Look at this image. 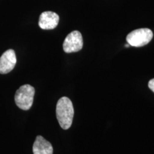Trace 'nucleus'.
I'll use <instances>...</instances> for the list:
<instances>
[{"label":"nucleus","instance_id":"obj_1","mask_svg":"<svg viewBox=\"0 0 154 154\" xmlns=\"http://www.w3.org/2000/svg\"><path fill=\"white\" fill-rule=\"evenodd\" d=\"M57 118L63 129L66 130L72 124L74 115V106L72 101L67 97H62L59 100L56 109Z\"/></svg>","mask_w":154,"mask_h":154},{"label":"nucleus","instance_id":"obj_2","mask_svg":"<svg viewBox=\"0 0 154 154\" xmlns=\"http://www.w3.org/2000/svg\"><path fill=\"white\" fill-rule=\"evenodd\" d=\"M35 89L33 86L25 84L21 86L15 94V103L19 109L22 110H29L34 101Z\"/></svg>","mask_w":154,"mask_h":154},{"label":"nucleus","instance_id":"obj_3","mask_svg":"<svg viewBox=\"0 0 154 154\" xmlns=\"http://www.w3.org/2000/svg\"><path fill=\"white\" fill-rule=\"evenodd\" d=\"M153 32L149 29H138L127 35L126 41L130 46L140 47L149 44L153 38Z\"/></svg>","mask_w":154,"mask_h":154},{"label":"nucleus","instance_id":"obj_4","mask_svg":"<svg viewBox=\"0 0 154 154\" xmlns=\"http://www.w3.org/2000/svg\"><path fill=\"white\" fill-rule=\"evenodd\" d=\"M83 48V38L79 31H73L64 39L63 49L66 53L77 52Z\"/></svg>","mask_w":154,"mask_h":154},{"label":"nucleus","instance_id":"obj_5","mask_svg":"<svg viewBox=\"0 0 154 154\" xmlns=\"http://www.w3.org/2000/svg\"><path fill=\"white\" fill-rule=\"evenodd\" d=\"M17 57L13 49H8L0 57V74H8L14 68Z\"/></svg>","mask_w":154,"mask_h":154},{"label":"nucleus","instance_id":"obj_6","mask_svg":"<svg viewBox=\"0 0 154 154\" xmlns=\"http://www.w3.org/2000/svg\"><path fill=\"white\" fill-rule=\"evenodd\" d=\"M59 22V17L53 11H44L39 17L38 26L42 29H54L57 26Z\"/></svg>","mask_w":154,"mask_h":154},{"label":"nucleus","instance_id":"obj_7","mask_svg":"<svg viewBox=\"0 0 154 154\" xmlns=\"http://www.w3.org/2000/svg\"><path fill=\"white\" fill-rule=\"evenodd\" d=\"M33 153L53 154L52 145L42 136H37L33 145Z\"/></svg>","mask_w":154,"mask_h":154},{"label":"nucleus","instance_id":"obj_8","mask_svg":"<svg viewBox=\"0 0 154 154\" xmlns=\"http://www.w3.org/2000/svg\"><path fill=\"white\" fill-rule=\"evenodd\" d=\"M149 87L152 91L154 92V79L150 80L149 82Z\"/></svg>","mask_w":154,"mask_h":154},{"label":"nucleus","instance_id":"obj_9","mask_svg":"<svg viewBox=\"0 0 154 154\" xmlns=\"http://www.w3.org/2000/svg\"><path fill=\"white\" fill-rule=\"evenodd\" d=\"M125 46H126V47H129L130 45H129V44H126V45H125Z\"/></svg>","mask_w":154,"mask_h":154}]
</instances>
